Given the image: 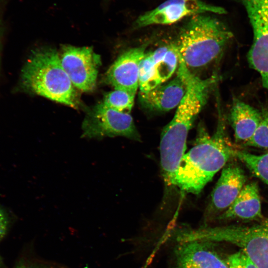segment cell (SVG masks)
Masks as SVG:
<instances>
[{"label":"cell","mask_w":268,"mask_h":268,"mask_svg":"<svg viewBox=\"0 0 268 268\" xmlns=\"http://www.w3.org/2000/svg\"><path fill=\"white\" fill-rule=\"evenodd\" d=\"M246 181V176L242 168L236 163H227L211 193L205 220L226 210L236 199Z\"/></svg>","instance_id":"cell-11"},{"label":"cell","mask_w":268,"mask_h":268,"mask_svg":"<svg viewBox=\"0 0 268 268\" xmlns=\"http://www.w3.org/2000/svg\"><path fill=\"white\" fill-rule=\"evenodd\" d=\"M2 259H1V258L0 256V267L2 265Z\"/></svg>","instance_id":"cell-22"},{"label":"cell","mask_w":268,"mask_h":268,"mask_svg":"<svg viewBox=\"0 0 268 268\" xmlns=\"http://www.w3.org/2000/svg\"><path fill=\"white\" fill-rule=\"evenodd\" d=\"M214 13L225 14L220 6L207 3L202 0H166L155 8L140 15L135 24L137 27L153 25H167L190 16Z\"/></svg>","instance_id":"cell-9"},{"label":"cell","mask_w":268,"mask_h":268,"mask_svg":"<svg viewBox=\"0 0 268 268\" xmlns=\"http://www.w3.org/2000/svg\"><path fill=\"white\" fill-rule=\"evenodd\" d=\"M235 157L243 162L257 178L268 185V152L258 155L235 149Z\"/></svg>","instance_id":"cell-17"},{"label":"cell","mask_w":268,"mask_h":268,"mask_svg":"<svg viewBox=\"0 0 268 268\" xmlns=\"http://www.w3.org/2000/svg\"><path fill=\"white\" fill-rule=\"evenodd\" d=\"M219 218L247 220L262 219L261 202L257 184L251 182L246 184L233 202Z\"/></svg>","instance_id":"cell-15"},{"label":"cell","mask_w":268,"mask_h":268,"mask_svg":"<svg viewBox=\"0 0 268 268\" xmlns=\"http://www.w3.org/2000/svg\"><path fill=\"white\" fill-rule=\"evenodd\" d=\"M178 70L184 78L186 91L172 120L162 130L160 142L162 175L168 185L185 153L189 132L217 81L216 76L205 79L198 77L180 59Z\"/></svg>","instance_id":"cell-1"},{"label":"cell","mask_w":268,"mask_h":268,"mask_svg":"<svg viewBox=\"0 0 268 268\" xmlns=\"http://www.w3.org/2000/svg\"><path fill=\"white\" fill-rule=\"evenodd\" d=\"M262 112L261 122L251 138L244 143L245 145L268 148V110Z\"/></svg>","instance_id":"cell-19"},{"label":"cell","mask_w":268,"mask_h":268,"mask_svg":"<svg viewBox=\"0 0 268 268\" xmlns=\"http://www.w3.org/2000/svg\"><path fill=\"white\" fill-rule=\"evenodd\" d=\"M228 268H258L241 250L228 257Z\"/></svg>","instance_id":"cell-20"},{"label":"cell","mask_w":268,"mask_h":268,"mask_svg":"<svg viewBox=\"0 0 268 268\" xmlns=\"http://www.w3.org/2000/svg\"><path fill=\"white\" fill-rule=\"evenodd\" d=\"M135 95L125 90L114 89L105 95L101 103L118 112L130 114L134 106Z\"/></svg>","instance_id":"cell-18"},{"label":"cell","mask_w":268,"mask_h":268,"mask_svg":"<svg viewBox=\"0 0 268 268\" xmlns=\"http://www.w3.org/2000/svg\"><path fill=\"white\" fill-rule=\"evenodd\" d=\"M244 6L253 31L248 53L251 67L260 75L268 91V0H239Z\"/></svg>","instance_id":"cell-7"},{"label":"cell","mask_w":268,"mask_h":268,"mask_svg":"<svg viewBox=\"0 0 268 268\" xmlns=\"http://www.w3.org/2000/svg\"><path fill=\"white\" fill-rule=\"evenodd\" d=\"M186 91L184 78L177 70L173 79L148 91L139 92V98L144 107L152 111L167 112L178 106Z\"/></svg>","instance_id":"cell-14"},{"label":"cell","mask_w":268,"mask_h":268,"mask_svg":"<svg viewBox=\"0 0 268 268\" xmlns=\"http://www.w3.org/2000/svg\"><path fill=\"white\" fill-rule=\"evenodd\" d=\"M9 223L8 213L0 205V241L6 234Z\"/></svg>","instance_id":"cell-21"},{"label":"cell","mask_w":268,"mask_h":268,"mask_svg":"<svg viewBox=\"0 0 268 268\" xmlns=\"http://www.w3.org/2000/svg\"><path fill=\"white\" fill-rule=\"evenodd\" d=\"M146 46L131 49L121 55L105 74V82L114 89L135 94L139 88V70Z\"/></svg>","instance_id":"cell-13"},{"label":"cell","mask_w":268,"mask_h":268,"mask_svg":"<svg viewBox=\"0 0 268 268\" xmlns=\"http://www.w3.org/2000/svg\"><path fill=\"white\" fill-rule=\"evenodd\" d=\"M82 137L101 139L124 136L140 141V135L130 114L118 112L98 103L88 109L82 122Z\"/></svg>","instance_id":"cell-6"},{"label":"cell","mask_w":268,"mask_h":268,"mask_svg":"<svg viewBox=\"0 0 268 268\" xmlns=\"http://www.w3.org/2000/svg\"><path fill=\"white\" fill-rule=\"evenodd\" d=\"M213 243L202 240L178 242L172 268H228L227 261L213 249Z\"/></svg>","instance_id":"cell-12"},{"label":"cell","mask_w":268,"mask_h":268,"mask_svg":"<svg viewBox=\"0 0 268 268\" xmlns=\"http://www.w3.org/2000/svg\"><path fill=\"white\" fill-rule=\"evenodd\" d=\"M229 118L236 141L243 142L244 144L251 138L258 127L262 119V112L234 98Z\"/></svg>","instance_id":"cell-16"},{"label":"cell","mask_w":268,"mask_h":268,"mask_svg":"<svg viewBox=\"0 0 268 268\" xmlns=\"http://www.w3.org/2000/svg\"><path fill=\"white\" fill-rule=\"evenodd\" d=\"M232 37L219 20L201 14L193 16L183 27L175 46L179 58L192 72L216 60Z\"/></svg>","instance_id":"cell-3"},{"label":"cell","mask_w":268,"mask_h":268,"mask_svg":"<svg viewBox=\"0 0 268 268\" xmlns=\"http://www.w3.org/2000/svg\"><path fill=\"white\" fill-rule=\"evenodd\" d=\"M189 240L225 242L240 248L258 268H268V218L251 226H203L190 229Z\"/></svg>","instance_id":"cell-5"},{"label":"cell","mask_w":268,"mask_h":268,"mask_svg":"<svg viewBox=\"0 0 268 268\" xmlns=\"http://www.w3.org/2000/svg\"><path fill=\"white\" fill-rule=\"evenodd\" d=\"M22 81L33 93L75 109L81 106L75 87L54 48L43 47L32 52L22 69Z\"/></svg>","instance_id":"cell-4"},{"label":"cell","mask_w":268,"mask_h":268,"mask_svg":"<svg viewBox=\"0 0 268 268\" xmlns=\"http://www.w3.org/2000/svg\"><path fill=\"white\" fill-rule=\"evenodd\" d=\"M59 54L61 63L73 86L83 92L92 91L96 85L100 55L92 47L62 46Z\"/></svg>","instance_id":"cell-8"},{"label":"cell","mask_w":268,"mask_h":268,"mask_svg":"<svg viewBox=\"0 0 268 268\" xmlns=\"http://www.w3.org/2000/svg\"><path fill=\"white\" fill-rule=\"evenodd\" d=\"M216 130L212 135L200 124L195 144L182 158L170 185L182 192L199 194L232 157L235 151L227 136L224 118L218 108Z\"/></svg>","instance_id":"cell-2"},{"label":"cell","mask_w":268,"mask_h":268,"mask_svg":"<svg viewBox=\"0 0 268 268\" xmlns=\"http://www.w3.org/2000/svg\"><path fill=\"white\" fill-rule=\"evenodd\" d=\"M179 58L175 45L160 47L145 53L139 70V89L145 92L167 81L178 68Z\"/></svg>","instance_id":"cell-10"}]
</instances>
